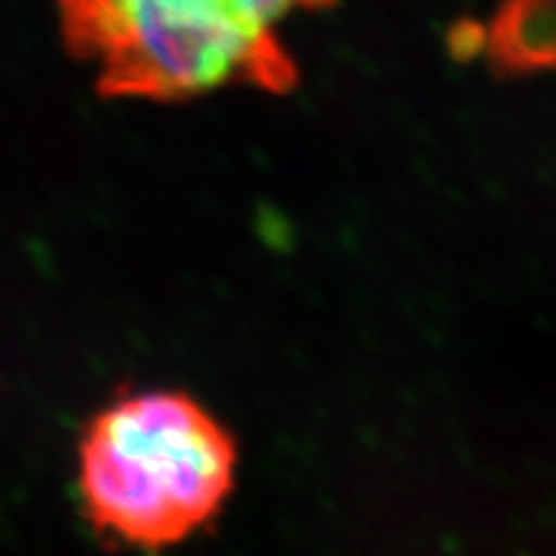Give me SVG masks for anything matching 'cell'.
<instances>
[{
  "instance_id": "1",
  "label": "cell",
  "mask_w": 556,
  "mask_h": 556,
  "mask_svg": "<svg viewBox=\"0 0 556 556\" xmlns=\"http://www.w3.org/2000/svg\"><path fill=\"white\" fill-rule=\"evenodd\" d=\"M333 0H56L68 51L105 97L190 99L254 85L282 93L296 65L277 23Z\"/></svg>"
},
{
  "instance_id": "2",
  "label": "cell",
  "mask_w": 556,
  "mask_h": 556,
  "mask_svg": "<svg viewBox=\"0 0 556 556\" xmlns=\"http://www.w3.org/2000/svg\"><path fill=\"white\" fill-rule=\"evenodd\" d=\"M238 446L184 393H136L105 407L79 444V494L102 534L169 548L204 529L232 494Z\"/></svg>"
},
{
  "instance_id": "3",
  "label": "cell",
  "mask_w": 556,
  "mask_h": 556,
  "mask_svg": "<svg viewBox=\"0 0 556 556\" xmlns=\"http://www.w3.org/2000/svg\"><path fill=\"white\" fill-rule=\"evenodd\" d=\"M480 49L501 74L556 71V0H501L480 28Z\"/></svg>"
}]
</instances>
